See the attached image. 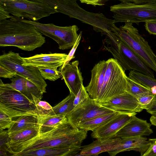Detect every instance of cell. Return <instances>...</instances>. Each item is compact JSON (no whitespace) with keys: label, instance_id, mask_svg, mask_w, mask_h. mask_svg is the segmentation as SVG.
<instances>
[{"label":"cell","instance_id":"7bdbcfd3","mask_svg":"<svg viewBox=\"0 0 156 156\" xmlns=\"http://www.w3.org/2000/svg\"><path fill=\"white\" fill-rule=\"evenodd\" d=\"M11 16V15L0 5V21L9 19Z\"/></svg>","mask_w":156,"mask_h":156},{"label":"cell","instance_id":"d590c367","mask_svg":"<svg viewBox=\"0 0 156 156\" xmlns=\"http://www.w3.org/2000/svg\"><path fill=\"white\" fill-rule=\"evenodd\" d=\"M13 122L12 119L0 111V129H3L9 128Z\"/></svg>","mask_w":156,"mask_h":156},{"label":"cell","instance_id":"e0dca14e","mask_svg":"<svg viewBox=\"0 0 156 156\" xmlns=\"http://www.w3.org/2000/svg\"><path fill=\"white\" fill-rule=\"evenodd\" d=\"M151 124L135 115L114 136L119 138L149 136L153 133Z\"/></svg>","mask_w":156,"mask_h":156},{"label":"cell","instance_id":"836d02e7","mask_svg":"<svg viewBox=\"0 0 156 156\" xmlns=\"http://www.w3.org/2000/svg\"><path fill=\"white\" fill-rule=\"evenodd\" d=\"M154 96V94L150 92L144 94L136 98L143 109H146L151 103Z\"/></svg>","mask_w":156,"mask_h":156},{"label":"cell","instance_id":"9a60e30c","mask_svg":"<svg viewBox=\"0 0 156 156\" xmlns=\"http://www.w3.org/2000/svg\"><path fill=\"white\" fill-rule=\"evenodd\" d=\"M101 105L119 112L137 113L140 112L144 109L137 98L127 92Z\"/></svg>","mask_w":156,"mask_h":156},{"label":"cell","instance_id":"7402d4cb","mask_svg":"<svg viewBox=\"0 0 156 156\" xmlns=\"http://www.w3.org/2000/svg\"><path fill=\"white\" fill-rule=\"evenodd\" d=\"M39 135L50 131L68 122L66 116L59 115L37 116Z\"/></svg>","mask_w":156,"mask_h":156},{"label":"cell","instance_id":"4316f807","mask_svg":"<svg viewBox=\"0 0 156 156\" xmlns=\"http://www.w3.org/2000/svg\"><path fill=\"white\" fill-rule=\"evenodd\" d=\"M11 82L5 84L0 80V85H3L20 92L30 101H34L31 94L29 92L26 87L27 80L26 79L19 75H16L10 79Z\"/></svg>","mask_w":156,"mask_h":156},{"label":"cell","instance_id":"bcb514c9","mask_svg":"<svg viewBox=\"0 0 156 156\" xmlns=\"http://www.w3.org/2000/svg\"><path fill=\"white\" fill-rule=\"evenodd\" d=\"M98 156V155H87L83 154H82L80 153V152H79L77 154H75L71 155V156Z\"/></svg>","mask_w":156,"mask_h":156},{"label":"cell","instance_id":"f6af8a7d","mask_svg":"<svg viewBox=\"0 0 156 156\" xmlns=\"http://www.w3.org/2000/svg\"><path fill=\"white\" fill-rule=\"evenodd\" d=\"M7 152L8 151H7L0 149V156H9Z\"/></svg>","mask_w":156,"mask_h":156},{"label":"cell","instance_id":"603a6c76","mask_svg":"<svg viewBox=\"0 0 156 156\" xmlns=\"http://www.w3.org/2000/svg\"><path fill=\"white\" fill-rule=\"evenodd\" d=\"M37 116L34 115H26L19 117L13 122L8 130L9 136L22 130L38 125Z\"/></svg>","mask_w":156,"mask_h":156},{"label":"cell","instance_id":"ab89813d","mask_svg":"<svg viewBox=\"0 0 156 156\" xmlns=\"http://www.w3.org/2000/svg\"><path fill=\"white\" fill-rule=\"evenodd\" d=\"M144 27L150 34L156 35V20L145 22Z\"/></svg>","mask_w":156,"mask_h":156},{"label":"cell","instance_id":"f546056e","mask_svg":"<svg viewBox=\"0 0 156 156\" xmlns=\"http://www.w3.org/2000/svg\"><path fill=\"white\" fill-rule=\"evenodd\" d=\"M34 103L36 106L37 115H55L53 111L52 107L48 102L41 101L33 95Z\"/></svg>","mask_w":156,"mask_h":156},{"label":"cell","instance_id":"6da1fadb","mask_svg":"<svg viewBox=\"0 0 156 156\" xmlns=\"http://www.w3.org/2000/svg\"><path fill=\"white\" fill-rule=\"evenodd\" d=\"M87 133V131L74 128L68 122L30 140L9 146L8 152L11 155L40 148L79 147Z\"/></svg>","mask_w":156,"mask_h":156},{"label":"cell","instance_id":"44dd1931","mask_svg":"<svg viewBox=\"0 0 156 156\" xmlns=\"http://www.w3.org/2000/svg\"><path fill=\"white\" fill-rule=\"evenodd\" d=\"M81 147L40 148L21 152L9 156H70L79 153Z\"/></svg>","mask_w":156,"mask_h":156},{"label":"cell","instance_id":"277c9868","mask_svg":"<svg viewBox=\"0 0 156 156\" xmlns=\"http://www.w3.org/2000/svg\"><path fill=\"white\" fill-rule=\"evenodd\" d=\"M105 34L104 49L112 55L125 71L134 70L154 78L151 69L113 33L111 31Z\"/></svg>","mask_w":156,"mask_h":156},{"label":"cell","instance_id":"74e56055","mask_svg":"<svg viewBox=\"0 0 156 156\" xmlns=\"http://www.w3.org/2000/svg\"><path fill=\"white\" fill-rule=\"evenodd\" d=\"M150 146L147 150L140 156H156V138L149 139Z\"/></svg>","mask_w":156,"mask_h":156},{"label":"cell","instance_id":"7c38bea8","mask_svg":"<svg viewBox=\"0 0 156 156\" xmlns=\"http://www.w3.org/2000/svg\"><path fill=\"white\" fill-rule=\"evenodd\" d=\"M116 112L104 107L90 97L75 107L66 116L68 122L77 128L80 123L92 118Z\"/></svg>","mask_w":156,"mask_h":156},{"label":"cell","instance_id":"1f68e13d","mask_svg":"<svg viewBox=\"0 0 156 156\" xmlns=\"http://www.w3.org/2000/svg\"><path fill=\"white\" fill-rule=\"evenodd\" d=\"M90 97L85 87L83 85H82L79 92L75 97L74 101V107H75L84 102Z\"/></svg>","mask_w":156,"mask_h":156},{"label":"cell","instance_id":"83f0119b","mask_svg":"<svg viewBox=\"0 0 156 156\" xmlns=\"http://www.w3.org/2000/svg\"><path fill=\"white\" fill-rule=\"evenodd\" d=\"M75 96L70 94L55 106L53 111L55 115L66 116L74 107V101Z\"/></svg>","mask_w":156,"mask_h":156},{"label":"cell","instance_id":"d6a6232c","mask_svg":"<svg viewBox=\"0 0 156 156\" xmlns=\"http://www.w3.org/2000/svg\"><path fill=\"white\" fill-rule=\"evenodd\" d=\"M26 87L29 92L37 98L41 100L44 93L35 84L27 80L26 83Z\"/></svg>","mask_w":156,"mask_h":156},{"label":"cell","instance_id":"b9f144b4","mask_svg":"<svg viewBox=\"0 0 156 156\" xmlns=\"http://www.w3.org/2000/svg\"><path fill=\"white\" fill-rule=\"evenodd\" d=\"M107 0H81V3H84L87 4L91 5L94 6L97 5H102L105 4Z\"/></svg>","mask_w":156,"mask_h":156},{"label":"cell","instance_id":"5bb4252c","mask_svg":"<svg viewBox=\"0 0 156 156\" xmlns=\"http://www.w3.org/2000/svg\"><path fill=\"white\" fill-rule=\"evenodd\" d=\"M68 55L54 53L37 54L29 57H22V65L37 68H57L64 63Z\"/></svg>","mask_w":156,"mask_h":156},{"label":"cell","instance_id":"ac0fdd59","mask_svg":"<svg viewBox=\"0 0 156 156\" xmlns=\"http://www.w3.org/2000/svg\"><path fill=\"white\" fill-rule=\"evenodd\" d=\"M107 66V61H100L91 71V77L88 84L85 87L90 97L96 101L101 89Z\"/></svg>","mask_w":156,"mask_h":156},{"label":"cell","instance_id":"5b68a950","mask_svg":"<svg viewBox=\"0 0 156 156\" xmlns=\"http://www.w3.org/2000/svg\"><path fill=\"white\" fill-rule=\"evenodd\" d=\"M0 5L14 16L34 21L58 12L49 0H0Z\"/></svg>","mask_w":156,"mask_h":156},{"label":"cell","instance_id":"3957f363","mask_svg":"<svg viewBox=\"0 0 156 156\" xmlns=\"http://www.w3.org/2000/svg\"><path fill=\"white\" fill-rule=\"evenodd\" d=\"M110 6L114 23H135L156 20V0H121Z\"/></svg>","mask_w":156,"mask_h":156},{"label":"cell","instance_id":"8fae6325","mask_svg":"<svg viewBox=\"0 0 156 156\" xmlns=\"http://www.w3.org/2000/svg\"><path fill=\"white\" fill-rule=\"evenodd\" d=\"M23 59L19 53L10 51L0 56V65L16 73L35 84L43 93L47 84L37 68L22 65Z\"/></svg>","mask_w":156,"mask_h":156},{"label":"cell","instance_id":"d6986e66","mask_svg":"<svg viewBox=\"0 0 156 156\" xmlns=\"http://www.w3.org/2000/svg\"><path fill=\"white\" fill-rule=\"evenodd\" d=\"M120 138L119 145L108 152L110 156H115L120 152L131 150L139 151L142 155L150 146V143L147 138L142 136Z\"/></svg>","mask_w":156,"mask_h":156},{"label":"cell","instance_id":"8d00e7d4","mask_svg":"<svg viewBox=\"0 0 156 156\" xmlns=\"http://www.w3.org/2000/svg\"><path fill=\"white\" fill-rule=\"evenodd\" d=\"M82 32L81 31L79 33L78 37L75 43L72 48L71 50L70 51L68 55L67 58L65 61L64 63L62 66H65L66 64L69 63L70 61L71 60L75 58V56L74 55L76 50L80 43L82 37Z\"/></svg>","mask_w":156,"mask_h":156},{"label":"cell","instance_id":"30bf717a","mask_svg":"<svg viewBox=\"0 0 156 156\" xmlns=\"http://www.w3.org/2000/svg\"><path fill=\"white\" fill-rule=\"evenodd\" d=\"M22 20L34 25L41 34L54 40L61 50L72 48L79 36L77 31L79 29L75 25L60 27L52 23L44 24L23 19Z\"/></svg>","mask_w":156,"mask_h":156},{"label":"cell","instance_id":"52a82bcc","mask_svg":"<svg viewBox=\"0 0 156 156\" xmlns=\"http://www.w3.org/2000/svg\"><path fill=\"white\" fill-rule=\"evenodd\" d=\"M49 0L55 5L58 12L91 25L97 32H101L104 34L111 32V28L115 24L113 20L107 18L102 13L86 11L78 5L76 0Z\"/></svg>","mask_w":156,"mask_h":156},{"label":"cell","instance_id":"cb8c5ba5","mask_svg":"<svg viewBox=\"0 0 156 156\" xmlns=\"http://www.w3.org/2000/svg\"><path fill=\"white\" fill-rule=\"evenodd\" d=\"M119 112H116L92 118L80 123L78 125L77 128L87 131H93L111 120Z\"/></svg>","mask_w":156,"mask_h":156},{"label":"cell","instance_id":"f1b7e54d","mask_svg":"<svg viewBox=\"0 0 156 156\" xmlns=\"http://www.w3.org/2000/svg\"><path fill=\"white\" fill-rule=\"evenodd\" d=\"M127 87L126 91L136 98L146 93L151 92L149 89L144 86L129 78H127Z\"/></svg>","mask_w":156,"mask_h":156},{"label":"cell","instance_id":"60d3db41","mask_svg":"<svg viewBox=\"0 0 156 156\" xmlns=\"http://www.w3.org/2000/svg\"><path fill=\"white\" fill-rule=\"evenodd\" d=\"M146 109L147 112L152 115L156 114V94H154L152 100Z\"/></svg>","mask_w":156,"mask_h":156},{"label":"cell","instance_id":"7dc6e473","mask_svg":"<svg viewBox=\"0 0 156 156\" xmlns=\"http://www.w3.org/2000/svg\"><path fill=\"white\" fill-rule=\"evenodd\" d=\"M155 62L156 63V56H155Z\"/></svg>","mask_w":156,"mask_h":156},{"label":"cell","instance_id":"2e32d148","mask_svg":"<svg viewBox=\"0 0 156 156\" xmlns=\"http://www.w3.org/2000/svg\"><path fill=\"white\" fill-rule=\"evenodd\" d=\"M78 60L69 62L60 68L61 75L70 94L76 96L83 84L82 73L78 68Z\"/></svg>","mask_w":156,"mask_h":156},{"label":"cell","instance_id":"7a4b0ae2","mask_svg":"<svg viewBox=\"0 0 156 156\" xmlns=\"http://www.w3.org/2000/svg\"><path fill=\"white\" fill-rule=\"evenodd\" d=\"M45 38L34 25L22 19L11 16L0 21V46H14L22 50L32 51L41 47Z\"/></svg>","mask_w":156,"mask_h":156},{"label":"cell","instance_id":"d4e9b609","mask_svg":"<svg viewBox=\"0 0 156 156\" xmlns=\"http://www.w3.org/2000/svg\"><path fill=\"white\" fill-rule=\"evenodd\" d=\"M39 134L38 125L21 131L10 136V141L7 147L30 140Z\"/></svg>","mask_w":156,"mask_h":156},{"label":"cell","instance_id":"484cf974","mask_svg":"<svg viewBox=\"0 0 156 156\" xmlns=\"http://www.w3.org/2000/svg\"><path fill=\"white\" fill-rule=\"evenodd\" d=\"M129 78L150 89L154 94H156V79L134 70H130Z\"/></svg>","mask_w":156,"mask_h":156},{"label":"cell","instance_id":"9c48e42d","mask_svg":"<svg viewBox=\"0 0 156 156\" xmlns=\"http://www.w3.org/2000/svg\"><path fill=\"white\" fill-rule=\"evenodd\" d=\"M0 111L12 119L26 115L37 116L36 106L19 91L0 85Z\"/></svg>","mask_w":156,"mask_h":156},{"label":"cell","instance_id":"8992f818","mask_svg":"<svg viewBox=\"0 0 156 156\" xmlns=\"http://www.w3.org/2000/svg\"><path fill=\"white\" fill-rule=\"evenodd\" d=\"M111 31L136 54L149 68L156 72V56L148 42L132 24L125 23L124 25L119 28L114 24Z\"/></svg>","mask_w":156,"mask_h":156},{"label":"cell","instance_id":"ffe728a7","mask_svg":"<svg viewBox=\"0 0 156 156\" xmlns=\"http://www.w3.org/2000/svg\"><path fill=\"white\" fill-rule=\"evenodd\" d=\"M121 139L115 136L106 139H97L89 144L81 146L80 152L83 154L98 155L116 147L119 144Z\"/></svg>","mask_w":156,"mask_h":156},{"label":"cell","instance_id":"ee69618b","mask_svg":"<svg viewBox=\"0 0 156 156\" xmlns=\"http://www.w3.org/2000/svg\"><path fill=\"white\" fill-rule=\"evenodd\" d=\"M150 120L151 125L156 126V114L152 115Z\"/></svg>","mask_w":156,"mask_h":156},{"label":"cell","instance_id":"4dcf8cb0","mask_svg":"<svg viewBox=\"0 0 156 156\" xmlns=\"http://www.w3.org/2000/svg\"><path fill=\"white\" fill-rule=\"evenodd\" d=\"M57 68H39L38 69L44 79L55 81L60 78V72Z\"/></svg>","mask_w":156,"mask_h":156},{"label":"cell","instance_id":"f35d334b","mask_svg":"<svg viewBox=\"0 0 156 156\" xmlns=\"http://www.w3.org/2000/svg\"><path fill=\"white\" fill-rule=\"evenodd\" d=\"M17 75L15 72L12 71L0 65V77L5 78L11 79Z\"/></svg>","mask_w":156,"mask_h":156},{"label":"cell","instance_id":"e575fe53","mask_svg":"<svg viewBox=\"0 0 156 156\" xmlns=\"http://www.w3.org/2000/svg\"><path fill=\"white\" fill-rule=\"evenodd\" d=\"M10 141V138L8 130L0 129V149L8 151L7 145Z\"/></svg>","mask_w":156,"mask_h":156},{"label":"cell","instance_id":"ba28073f","mask_svg":"<svg viewBox=\"0 0 156 156\" xmlns=\"http://www.w3.org/2000/svg\"><path fill=\"white\" fill-rule=\"evenodd\" d=\"M107 61V66L103 83L96 101L100 105L125 93L127 87L128 76L120 65L113 58Z\"/></svg>","mask_w":156,"mask_h":156},{"label":"cell","instance_id":"4fadbf2b","mask_svg":"<svg viewBox=\"0 0 156 156\" xmlns=\"http://www.w3.org/2000/svg\"><path fill=\"white\" fill-rule=\"evenodd\" d=\"M136 114L135 112H119L111 120L92 131L91 136L96 139L111 138Z\"/></svg>","mask_w":156,"mask_h":156}]
</instances>
